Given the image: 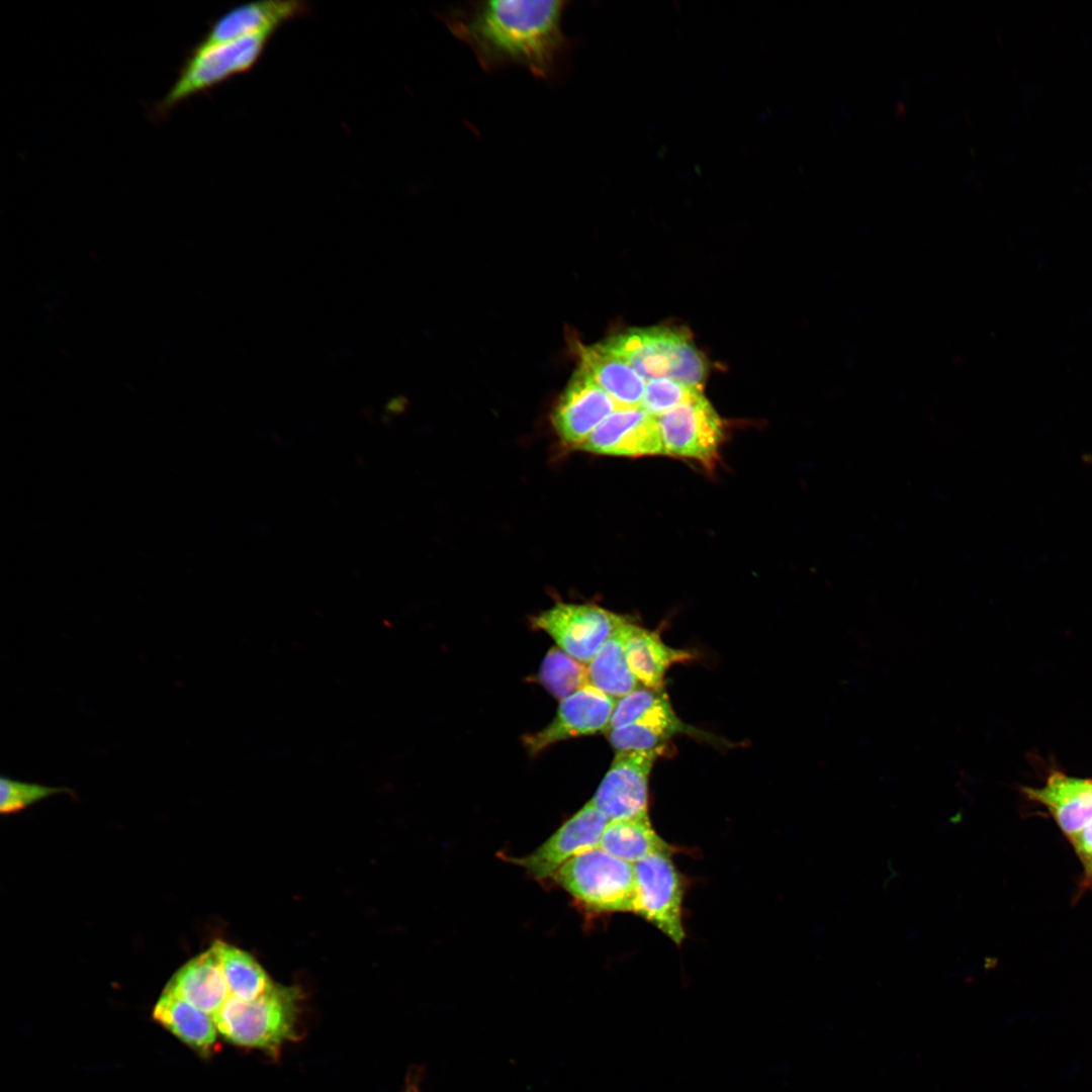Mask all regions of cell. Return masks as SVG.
I'll return each mask as SVG.
<instances>
[{
    "label": "cell",
    "mask_w": 1092,
    "mask_h": 1092,
    "mask_svg": "<svg viewBox=\"0 0 1092 1092\" xmlns=\"http://www.w3.org/2000/svg\"><path fill=\"white\" fill-rule=\"evenodd\" d=\"M566 5L560 0L479 1L451 8L441 18L484 71L515 65L548 78L567 47L561 27Z\"/></svg>",
    "instance_id": "cell-1"
},
{
    "label": "cell",
    "mask_w": 1092,
    "mask_h": 1092,
    "mask_svg": "<svg viewBox=\"0 0 1092 1092\" xmlns=\"http://www.w3.org/2000/svg\"><path fill=\"white\" fill-rule=\"evenodd\" d=\"M301 997L297 987L275 983L253 1000L230 996L212 1017L218 1032L229 1042L275 1056L285 1043L298 1037Z\"/></svg>",
    "instance_id": "cell-2"
},
{
    "label": "cell",
    "mask_w": 1092,
    "mask_h": 1092,
    "mask_svg": "<svg viewBox=\"0 0 1092 1092\" xmlns=\"http://www.w3.org/2000/svg\"><path fill=\"white\" fill-rule=\"evenodd\" d=\"M605 344L645 382L671 378L702 390L707 364L686 332L663 327L630 330Z\"/></svg>",
    "instance_id": "cell-3"
},
{
    "label": "cell",
    "mask_w": 1092,
    "mask_h": 1092,
    "mask_svg": "<svg viewBox=\"0 0 1092 1092\" xmlns=\"http://www.w3.org/2000/svg\"><path fill=\"white\" fill-rule=\"evenodd\" d=\"M277 30L269 29L242 38L197 44L185 60L176 82L157 105L165 113L189 97L250 72Z\"/></svg>",
    "instance_id": "cell-4"
},
{
    "label": "cell",
    "mask_w": 1092,
    "mask_h": 1092,
    "mask_svg": "<svg viewBox=\"0 0 1092 1092\" xmlns=\"http://www.w3.org/2000/svg\"><path fill=\"white\" fill-rule=\"evenodd\" d=\"M552 878L592 910L634 912V863L622 860L601 848L568 859Z\"/></svg>",
    "instance_id": "cell-5"
},
{
    "label": "cell",
    "mask_w": 1092,
    "mask_h": 1092,
    "mask_svg": "<svg viewBox=\"0 0 1092 1092\" xmlns=\"http://www.w3.org/2000/svg\"><path fill=\"white\" fill-rule=\"evenodd\" d=\"M639 914L675 944L686 937L682 925L684 882L668 854H654L634 863Z\"/></svg>",
    "instance_id": "cell-6"
},
{
    "label": "cell",
    "mask_w": 1092,
    "mask_h": 1092,
    "mask_svg": "<svg viewBox=\"0 0 1092 1092\" xmlns=\"http://www.w3.org/2000/svg\"><path fill=\"white\" fill-rule=\"evenodd\" d=\"M625 618L594 605L557 603L532 619L568 655L589 662Z\"/></svg>",
    "instance_id": "cell-7"
},
{
    "label": "cell",
    "mask_w": 1092,
    "mask_h": 1092,
    "mask_svg": "<svg viewBox=\"0 0 1092 1092\" xmlns=\"http://www.w3.org/2000/svg\"><path fill=\"white\" fill-rule=\"evenodd\" d=\"M663 454L715 462L723 437L722 422L703 392L656 417Z\"/></svg>",
    "instance_id": "cell-8"
},
{
    "label": "cell",
    "mask_w": 1092,
    "mask_h": 1092,
    "mask_svg": "<svg viewBox=\"0 0 1092 1092\" xmlns=\"http://www.w3.org/2000/svg\"><path fill=\"white\" fill-rule=\"evenodd\" d=\"M662 747L617 752L592 801L609 820L648 813V779Z\"/></svg>",
    "instance_id": "cell-9"
},
{
    "label": "cell",
    "mask_w": 1092,
    "mask_h": 1092,
    "mask_svg": "<svg viewBox=\"0 0 1092 1092\" xmlns=\"http://www.w3.org/2000/svg\"><path fill=\"white\" fill-rule=\"evenodd\" d=\"M609 818L590 800L532 853L515 858L537 879L552 878L573 856L600 848Z\"/></svg>",
    "instance_id": "cell-10"
},
{
    "label": "cell",
    "mask_w": 1092,
    "mask_h": 1092,
    "mask_svg": "<svg viewBox=\"0 0 1092 1092\" xmlns=\"http://www.w3.org/2000/svg\"><path fill=\"white\" fill-rule=\"evenodd\" d=\"M615 706L614 698L586 686L561 700L552 722L526 735L524 744L535 755L556 742L609 730Z\"/></svg>",
    "instance_id": "cell-11"
},
{
    "label": "cell",
    "mask_w": 1092,
    "mask_h": 1092,
    "mask_svg": "<svg viewBox=\"0 0 1092 1092\" xmlns=\"http://www.w3.org/2000/svg\"><path fill=\"white\" fill-rule=\"evenodd\" d=\"M617 408L616 401L578 368L553 411L552 424L563 444L579 449Z\"/></svg>",
    "instance_id": "cell-12"
},
{
    "label": "cell",
    "mask_w": 1092,
    "mask_h": 1092,
    "mask_svg": "<svg viewBox=\"0 0 1092 1092\" xmlns=\"http://www.w3.org/2000/svg\"><path fill=\"white\" fill-rule=\"evenodd\" d=\"M579 449L629 457L663 454L657 420L640 406L617 408Z\"/></svg>",
    "instance_id": "cell-13"
},
{
    "label": "cell",
    "mask_w": 1092,
    "mask_h": 1092,
    "mask_svg": "<svg viewBox=\"0 0 1092 1092\" xmlns=\"http://www.w3.org/2000/svg\"><path fill=\"white\" fill-rule=\"evenodd\" d=\"M309 6L302 1L266 0L236 6L215 19L199 41L212 46L265 30H278L286 22L305 16Z\"/></svg>",
    "instance_id": "cell-14"
},
{
    "label": "cell",
    "mask_w": 1092,
    "mask_h": 1092,
    "mask_svg": "<svg viewBox=\"0 0 1092 1092\" xmlns=\"http://www.w3.org/2000/svg\"><path fill=\"white\" fill-rule=\"evenodd\" d=\"M1023 794L1051 812L1069 838L1092 821V780L1054 771L1040 788L1024 787Z\"/></svg>",
    "instance_id": "cell-15"
},
{
    "label": "cell",
    "mask_w": 1092,
    "mask_h": 1092,
    "mask_svg": "<svg viewBox=\"0 0 1092 1092\" xmlns=\"http://www.w3.org/2000/svg\"><path fill=\"white\" fill-rule=\"evenodd\" d=\"M578 355L579 368L607 392L619 407L641 405L646 382L605 342L593 346H579Z\"/></svg>",
    "instance_id": "cell-16"
},
{
    "label": "cell",
    "mask_w": 1092,
    "mask_h": 1092,
    "mask_svg": "<svg viewBox=\"0 0 1092 1092\" xmlns=\"http://www.w3.org/2000/svg\"><path fill=\"white\" fill-rule=\"evenodd\" d=\"M213 1016L231 996L217 953L211 946L186 963L165 988Z\"/></svg>",
    "instance_id": "cell-17"
},
{
    "label": "cell",
    "mask_w": 1092,
    "mask_h": 1092,
    "mask_svg": "<svg viewBox=\"0 0 1092 1092\" xmlns=\"http://www.w3.org/2000/svg\"><path fill=\"white\" fill-rule=\"evenodd\" d=\"M625 654L630 670L642 686L662 690L667 669L677 662L690 660L688 651L663 643L657 633L627 622L625 625Z\"/></svg>",
    "instance_id": "cell-18"
},
{
    "label": "cell",
    "mask_w": 1092,
    "mask_h": 1092,
    "mask_svg": "<svg viewBox=\"0 0 1092 1092\" xmlns=\"http://www.w3.org/2000/svg\"><path fill=\"white\" fill-rule=\"evenodd\" d=\"M153 1015L156 1021L201 1055L213 1051L217 1037L213 1017L179 995L165 989Z\"/></svg>",
    "instance_id": "cell-19"
},
{
    "label": "cell",
    "mask_w": 1092,
    "mask_h": 1092,
    "mask_svg": "<svg viewBox=\"0 0 1092 1092\" xmlns=\"http://www.w3.org/2000/svg\"><path fill=\"white\" fill-rule=\"evenodd\" d=\"M691 731L664 696L634 723L609 730L608 737L617 752L647 751L660 748L674 734Z\"/></svg>",
    "instance_id": "cell-20"
},
{
    "label": "cell",
    "mask_w": 1092,
    "mask_h": 1092,
    "mask_svg": "<svg viewBox=\"0 0 1092 1092\" xmlns=\"http://www.w3.org/2000/svg\"><path fill=\"white\" fill-rule=\"evenodd\" d=\"M604 851L631 863L654 854L671 855L673 848L653 829L648 813L610 820L600 842Z\"/></svg>",
    "instance_id": "cell-21"
},
{
    "label": "cell",
    "mask_w": 1092,
    "mask_h": 1092,
    "mask_svg": "<svg viewBox=\"0 0 1092 1092\" xmlns=\"http://www.w3.org/2000/svg\"><path fill=\"white\" fill-rule=\"evenodd\" d=\"M621 624L588 662V685L612 698H622L638 688L625 654V625Z\"/></svg>",
    "instance_id": "cell-22"
},
{
    "label": "cell",
    "mask_w": 1092,
    "mask_h": 1092,
    "mask_svg": "<svg viewBox=\"0 0 1092 1092\" xmlns=\"http://www.w3.org/2000/svg\"><path fill=\"white\" fill-rule=\"evenodd\" d=\"M212 946L217 953L231 996L249 1001L265 994L275 985L249 952L222 940H215Z\"/></svg>",
    "instance_id": "cell-23"
},
{
    "label": "cell",
    "mask_w": 1092,
    "mask_h": 1092,
    "mask_svg": "<svg viewBox=\"0 0 1092 1092\" xmlns=\"http://www.w3.org/2000/svg\"><path fill=\"white\" fill-rule=\"evenodd\" d=\"M538 679L553 697L559 700L589 686L587 666L558 647H553L547 652L542 661Z\"/></svg>",
    "instance_id": "cell-24"
},
{
    "label": "cell",
    "mask_w": 1092,
    "mask_h": 1092,
    "mask_svg": "<svg viewBox=\"0 0 1092 1092\" xmlns=\"http://www.w3.org/2000/svg\"><path fill=\"white\" fill-rule=\"evenodd\" d=\"M700 393H702V390L690 387L671 378L652 379L646 382L640 407L656 418L693 399Z\"/></svg>",
    "instance_id": "cell-25"
},
{
    "label": "cell",
    "mask_w": 1092,
    "mask_h": 1092,
    "mask_svg": "<svg viewBox=\"0 0 1092 1092\" xmlns=\"http://www.w3.org/2000/svg\"><path fill=\"white\" fill-rule=\"evenodd\" d=\"M66 792H71V790L64 787H49L20 782L2 776L0 780V811L3 814L17 813L48 797Z\"/></svg>",
    "instance_id": "cell-26"
},
{
    "label": "cell",
    "mask_w": 1092,
    "mask_h": 1092,
    "mask_svg": "<svg viewBox=\"0 0 1092 1092\" xmlns=\"http://www.w3.org/2000/svg\"><path fill=\"white\" fill-rule=\"evenodd\" d=\"M664 696L662 690L636 688L616 702L609 730L634 723Z\"/></svg>",
    "instance_id": "cell-27"
},
{
    "label": "cell",
    "mask_w": 1092,
    "mask_h": 1092,
    "mask_svg": "<svg viewBox=\"0 0 1092 1092\" xmlns=\"http://www.w3.org/2000/svg\"><path fill=\"white\" fill-rule=\"evenodd\" d=\"M1086 869L1092 866V821L1070 838Z\"/></svg>",
    "instance_id": "cell-28"
},
{
    "label": "cell",
    "mask_w": 1092,
    "mask_h": 1092,
    "mask_svg": "<svg viewBox=\"0 0 1092 1092\" xmlns=\"http://www.w3.org/2000/svg\"><path fill=\"white\" fill-rule=\"evenodd\" d=\"M404 1092H420L418 1084L412 1079V1082L407 1083Z\"/></svg>",
    "instance_id": "cell-29"
},
{
    "label": "cell",
    "mask_w": 1092,
    "mask_h": 1092,
    "mask_svg": "<svg viewBox=\"0 0 1092 1092\" xmlns=\"http://www.w3.org/2000/svg\"><path fill=\"white\" fill-rule=\"evenodd\" d=\"M1086 870L1088 871V873H1090V874L1092 875V866H1091V867H1089V868H1088V869H1086Z\"/></svg>",
    "instance_id": "cell-30"
}]
</instances>
